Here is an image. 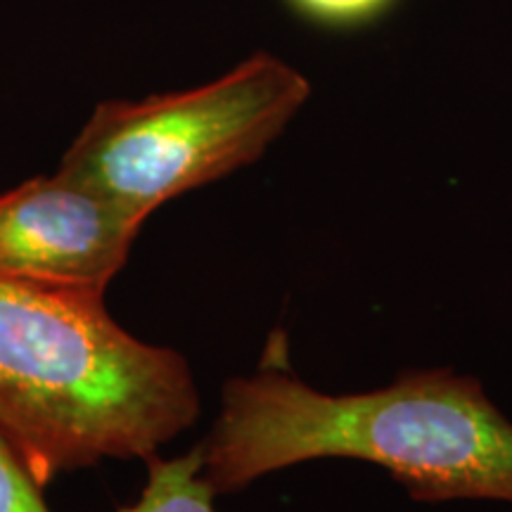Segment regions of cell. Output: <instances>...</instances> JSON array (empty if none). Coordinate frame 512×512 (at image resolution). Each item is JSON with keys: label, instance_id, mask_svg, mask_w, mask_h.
I'll use <instances>...</instances> for the list:
<instances>
[{"label": "cell", "instance_id": "cell-4", "mask_svg": "<svg viewBox=\"0 0 512 512\" xmlns=\"http://www.w3.org/2000/svg\"><path fill=\"white\" fill-rule=\"evenodd\" d=\"M140 223L60 171L0 195V280L105 299Z\"/></svg>", "mask_w": 512, "mask_h": 512}, {"label": "cell", "instance_id": "cell-1", "mask_svg": "<svg viewBox=\"0 0 512 512\" xmlns=\"http://www.w3.org/2000/svg\"><path fill=\"white\" fill-rule=\"evenodd\" d=\"M200 451L216 494L309 460L356 458L392 472L415 501L512 503V422L475 377L451 368L408 370L384 389L332 396L268 363L223 384Z\"/></svg>", "mask_w": 512, "mask_h": 512}, {"label": "cell", "instance_id": "cell-5", "mask_svg": "<svg viewBox=\"0 0 512 512\" xmlns=\"http://www.w3.org/2000/svg\"><path fill=\"white\" fill-rule=\"evenodd\" d=\"M145 463L147 482L138 501L119 512H219L214 505L219 494L202 475L200 446L176 458L155 453Z\"/></svg>", "mask_w": 512, "mask_h": 512}, {"label": "cell", "instance_id": "cell-2", "mask_svg": "<svg viewBox=\"0 0 512 512\" xmlns=\"http://www.w3.org/2000/svg\"><path fill=\"white\" fill-rule=\"evenodd\" d=\"M197 415L188 361L133 337L105 299L0 280V434L38 484L147 460Z\"/></svg>", "mask_w": 512, "mask_h": 512}, {"label": "cell", "instance_id": "cell-7", "mask_svg": "<svg viewBox=\"0 0 512 512\" xmlns=\"http://www.w3.org/2000/svg\"><path fill=\"white\" fill-rule=\"evenodd\" d=\"M41 489L15 448L0 434V512H50Z\"/></svg>", "mask_w": 512, "mask_h": 512}, {"label": "cell", "instance_id": "cell-3", "mask_svg": "<svg viewBox=\"0 0 512 512\" xmlns=\"http://www.w3.org/2000/svg\"><path fill=\"white\" fill-rule=\"evenodd\" d=\"M309 98L297 67L249 55L188 91L102 100L55 171L145 226L162 204L264 157Z\"/></svg>", "mask_w": 512, "mask_h": 512}, {"label": "cell", "instance_id": "cell-6", "mask_svg": "<svg viewBox=\"0 0 512 512\" xmlns=\"http://www.w3.org/2000/svg\"><path fill=\"white\" fill-rule=\"evenodd\" d=\"M306 22L325 29H358L387 15L399 0H285Z\"/></svg>", "mask_w": 512, "mask_h": 512}]
</instances>
